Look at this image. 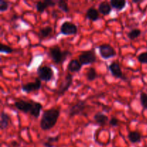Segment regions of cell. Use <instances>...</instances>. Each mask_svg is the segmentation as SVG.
Segmentation results:
<instances>
[{"mask_svg":"<svg viewBox=\"0 0 147 147\" xmlns=\"http://www.w3.org/2000/svg\"><path fill=\"white\" fill-rule=\"evenodd\" d=\"M59 139V137L58 136H55V137H48L47 138V140H48V142H57V141H58Z\"/></svg>","mask_w":147,"mask_h":147,"instance_id":"f1b7e54d","label":"cell"},{"mask_svg":"<svg viewBox=\"0 0 147 147\" xmlns=\"http://www.w3.org/2000/svg\"><path fill=\"white\" fill-rule=\"evenodd\" d=\"M79 61L82 65H90L96 62V55L94 50L84 51L79 55Z\"/></svg>","mask_w":147,"mask_h":147,"instance_id":"277c9868","label":"cell"},{"mask_svg":"<svg viewBox=\"0 0 147 147\" xmlns=\"http://www.w3.org/2000/svg\"><path fill=\"white\" fill-rule=\"evenodd\" d=\"M17 18H18V17H17L16 14H14V15H13L12 17H11V20H17Z\"/></svg>","mask_w":147,"mask_h":147,"instance_id":"1f68e13d","label":"cell"},{"mask_svg":"<svg viewBox=\"0 0 147 147\" xmlns=\"http://www.w3.org/2000/svg\"><path fill=\"white\" fill-rule=\"evenodd\" d=\"M14 106L20 111L25 113H30L32 116L38 118L40 114V111L42 109L41 103L32 100H17L14 103Z\"/></svg>","mask_w":147,"mask_h":147,"instance_id":"7a4b0ae2","label":"cell"},{"mask_svg":"<svg viewBox=\"0 0 147 147\" xmlns=\"http://www.w3.org/2000/svg\"><path fill=\"white\" fill-rule=\"evenodd\" d=\"M98 11L103 15H108L111 11V6L105 1L100 2L98 5Z\"/></svg>","mask_w":147,"mask_h":147,"instance_id":"9a60e30c","label":"cell"},{"mask_svg":"<svg viewBox=\"0 0 147 147\" xmlns=\"http://www.w3.org/2000/svg\"><path fill=\"white\" fill-rule=\"evenodd\" d=\"M72 83H73V76L68 73V74L66 75L64 80H63L61 84L60 85V87H59L58 90H57V94L58 96V97H60L62 95L64 94L68 90L69 88L72 85Z\"/></svg>","mask_w":147,"mask_h":147,"instance_id":"ba28073f","label":"cell"},{"mask_svg":"<svg viewBox=\"0 0 147 147\" xmlns=\"http://www.w3.org/2000/svg\"><path fill=\"white\" fill-rule=\"evenodd\" d=\"M60 32L65 35L76 34L78 32L77 26L71 22L65 21L60 26Z\"/></svg>","mask_w":147,"mask_h":147,"instance_id":"52a82bcc","label":"cell"},{"mask_svg":"<svg viewBox=\"0 0 147 147\" xmlns=\"http://www.w3.org/2000/svg\"><path fill=\"white\" fill-rule=\"evenodd\" d=\"M81 63L80 61L76 59H73L69 62L68 65H67V70L72 73H78L82 67Z\"/></svg>","mask_w":147,"mask_h":147,"instance_id":"7c38bea8","label":"cell"},{"mask_svg":"<svg viewBox=\"0 0 147 147\" xmlns=\"http://www.w3.org/2000/svg\"><path fill=\"white\" fill-rule=\"evenodd\" d=\"M140 101L142 107L147 109V93L142 92L140 94Z\"/></svg>","mask_w":147,"mask_h":147,"instance_id":"cb8c5ba5","label":"cell"},{"mask_svg":"<svg viewBox=\"0 0 147 147\" xmlns=\"http://www.w3.org/2000/svg\"><path fill=\"white\" fill-rule=\"evenodd\" d=\"M53 32V28L50 26H46V27H43V28L40 29L38 32V36L40 38V40L46 38L48 37Z\"/></svg>","mask_w":147,"mask_h":147,"instance_id":"e0dca14e","label":"cell"},{"mask_svg":"<svg viewBox=\"0 0 147 147\" xmlns=\"http://www.w3.org/2000/svg\"><path fill=\"white\" fill-rule=\"evenodd\" d=\"M13 51H14V50L11 47H10L9 46L4 44L0 45V52L1 53L9 54V53H11Z\"/></svg>","mask_w":147,"mask_h":147,"instance_id":"d4e9b609","label":"cell"},{"mask_svg":"<svg viewBox=\"0 0 147 147\" xmlns=\"http://www.w3.org/2000/svg\"><path fill=\"white\" fill-rule=\"evenodd\" d=\"M9 4L7 1L4 0H0V11H4L8 9Z\"/></svg>","mask_w":147,"mask_h":147,"instance_id":"4316f807","label":"cell"},{"mask_svg":"<svg viewBox=\"0 0 147 147\" xmlns=\"http://www.w3.org/2000/svg\"><path fill=\"white\" fill-rule=\"evenodd\" d=\"M52 15H53V17H57V11H53V14H52Z\"/></svg>","mask_w":147,"mask_h":147,"instance_id":"4dcf8cb0","label":"cell"},{"mask_svg":"<svg viewBox=\"0 0 147 147\" xmlns=\"http://www.w3.org/2000/svg\"><path fill=\"white\" fill-rule=\"evenodd\" d=\"M41 80L39 78H36L34 82H30L22 85V90L25 93H31L32 91H37L41 88Z\"/></svg>","mask_w":147,"mask_h":147,"instance_id":"9c48e42d","label":"cell"},{"mask_svg":"<svg viewBox=\"0 0 147 147\" xmlns=\"http://www.w3.org/2000/svg\"><path fill=\"white\" fill-rule=\"evenodd\" d=\"M57 4L60 9H61L64 12H68L69 7L65 1H64V0H59V1H57Z\"/></svg>","mask_w":147,"mask_h":147,"instance_id":"603a6c76","label":"cell"},{"mask_svg":"<svg viewBox=\"0 0 147 147\" xmlns=\"http://www.w3.org/2000/svg\"><path fill=\"white\" fill-rule=\"evenodd\" d=\"M128 138L131 143H139L142 139V135L138 131H131L128 135Z\"/></svg>","mask_w":147,"mask_h":147,"instance_id":"d6986e66","label":"cell"},{"mask_svg":"<svg viewBox=\"0 0 147 147\" xmlns=\"http://www.w3.org/2000/svg\"><path fill=\"white\" fill-rule=\"evenodd\" d=\"M60 109L55 108L45 111L40 122V128L42 130L47 131L54 127L60 116Z\"/></svg>","mask_w":147,"mask_h":147,"instance_id":"6da1fadb","label":"cell"},{"mask_svg":"<svg viewBox=\"0 0 147 147\" xmlns=\"http://www.w3.org/2000/svg\"><path fill=\"white\" fill-rule=\"evenodd\" d=\"M110 4L111 7L120 11L126 7V1L124 0H111L110 1Z\"/></svg>","mask_w":147,"mask_h":147,"instance_id":"ac0fdd59","label":"cell"},{"mask_svg":"<svg viewBox=\"0 0 147 147\" xmlns=\"http://www.w3.org/2000/svg\"><path fill=\"white\" fill-rule=\"evenodd\" d=\"M137 59L141 63L147 64V52H144V53H142L141 54H139L138 55Z\"/></svg>","mask_w":147,"mask_h":147,"instance_id":"484cf974","label":"cell"},{"mask_svg":"<svg viewBox=\"0 0 147 147\" xmlns=\"http://www.w3.org/2000/svg\"><path fill=\"white\" fill-rule=\"evenodd\" d=\"M109 69L113 77L116 78L125 79L121 69L120 64L118 62H113L111 63L109 65Z\"/></svg>","mask_w":147,"mask_h":147,"instance_id":"8fae6325","label":"cell"},{"mask_svg":"<svg viewBox=\"0 0 147 147\" xmlns=\"http://www.w3.org/2000/svg\"><path fill=\"white\" fill-rule=\"evenodd\" d=\"M94 120L96 121V122L98 124H99L101 126H103L109 121V117L106 115H105L104 113H101V112H98V113L95 114Z\"/></svg>","mask_w":147,"mask_h":147,"instance_id":"5bb4252c","label":"cell"},{"mask_svg":"<svg viewBox=\"0 0 147 147\" xmlns=\"http://www.w3.org/2000/svg\"><path fill=\"white\" fill-rule=\"evenodd\" d=\"M141 34H142V31L139 29H134L128 33V37L130 40H134L139 37L141 35Z\"/></svg>","mask_w":147,"mask_h":147,"instance_id":"44dd1931","label":"cell"},{"mask_svg":"<svg viewBox=\"0 0 147 147\" xmlns=\"http://www.w3.org/2000/svg\"><path fill=\"white\" fill-rule=\"evenodd\" d=\"M109 124L112 126H117L119 124V120L116 117H112L109 121Z\"/></svg>","mask_w":147,"mask_h":147,"instance_id":"83f0119b","label":"cell"},{"mask_svg":"<svg viewBox=\"0 0 147 147\" xmlns=\"http://www.w3.org/2000/svg\"><path fill=\"white\" fill-rule=\"evenodd\" d=\"M44 146L46 147H53V145H52V144H50V142H45L44 143Z\"/></svg>","mask_w":147,"mask_h":147,"instance_id":"f546056e","label":"cell"},{"mask_svg":"<svg viewBox=\"0 0 147 147\" xmlns=\"http://www.w3.org/2000/svg\"><path fill=\"white\" fill-rule=\"evenodd\" d=\"M86 78L89 81H93L97 78V73L93 67H90L86 72Z\"/></svg>","mask_w":147,"mask_h":147,"instance_id":"ffe728a7","label":"cell"},{"mask_svg":"<svg viewBox=\"0 0 147 147\" xmlns=\"http://www.w3.org/2000/svg\"><path fill=\"white\" fill-rule=\"evenodd\" d=\"M50 54L53 62L55 64H60V63L64 62L67 57V56L70 55L71 53L68 50L62 51L58 46L55 45L53 47H50Z\"/></svg>","mask_w":147,"mask_h":147,"instance_id":"3957f363","label":"cell"},{"mask_svg":"<svg viewBox=\"0 0 147 147\" xmlns=\"http://www.w3.org/2000/svg\"><path fill=\"white\" fill-rule=\"evenodd\" d=\"M48 7L49 6L47 5L45 0L44 1H37V4H36V9H37V11L40 13H42L45 10V9Z\"/></svg>","mask_w":147,"mask_h":147,"instance_id":"7402d4cb","label":"cell"},{"mask_svg":"<svg viewBox=\"0 0 147 147\" xmlns=\"http://www.w3.org/2000/svg\"><path fill=\"white\" fill-rule=\"evenodd\" d=\"M86 108V102L84 100H80L77 103L73 105L69 110V116L73 117L76 115L80 114L85 111Z\"/></svg>","mask_w":147,"mask_h":147,"instance_id":"30bf717a","label":"cell"},{"mask_svg":"<svg viewBox=\"0 0 147 147\" xmlns=\"http://www.w3.org/2000/svg\"><path fill=\"white\" fill-rule=\"evenodd\" d=\"M86 17L93 22L97 21L99 19V11L94 7H90L86 11Z\"/></svg>","mask_w":147,"mask_h":147,"instance_id":"4fadbf2b","label":"cell"},{"mask_svg":"<svg viewBox=\"0 0 147 147\" xmlns=\"http://www.w3.org/2000/svg\"><path fill=\"white\" fill-rule=\"evenodd\" d=\"M98 48L100 56L105 60L111 58L116 55V50L109 44L100 45V46L98 47Z\"/></svg>","mask_w":147,"mask_h":147,"instance_id":"8992f818","label":"cell"},{"mask_svg":"<svg viewBox=\"0 0 147 147\" xmlns=\"http://www.w3.org/2000/svg\"><path fill=\"white\" fill-rule=\"evenodd\" d=\"M37 73L39 78L43 81L48 82L53 79L54 73L51 67L49 66H40L37 70Z\"/></svg>","mask_w":147,"mask_h":147,"instance_id":"5b68a950","label":"cell"},{"mask_svg":"<svg viewBox=\"0 0 147 147\" xmlns=\"http://www.w3.org/2000/svg\"><path fill=\"white\" fill-rule=\"evenodd\" d=\"M10 117L7 113H4V112H1V121H0V126H1V130L6 129L9 126V123Z\"/></svg>","mask_w":147,"mask_h":147,"instance_id":"2e32d148","label":"cell"}]
</instances>
